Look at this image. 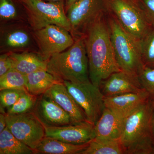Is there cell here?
<instances>
[{"mask_svg": "<svg viewBox=\"0 0 154 154\" xmlns=\"http://www.w3.org/2000/svg\"><path fill=\"white\" fill-rule=\"evenodd\" d=\"M29 33L22 29L12 30L3 38V45L9 49H16L27 47L30 44Z\"/></svg>", "mask_w": 154, "mask_h": 154, "instance_id": "cb8c5ba5", "label": "cell"}, {"mask_svg": "<svg viewBox=\"0 0 154 154\" xmlns=\"http://www.w3.org/2000/svg\"><path fill=\"white\" fill-rule=\"evenodd\" d=\"M34 151L19 140L6 127L0 133V154H33Z\"/></svg>", "mask_w": 154, "mask_h": 154, "instance_id": "44dd1931", "label": "cell"}, {"mask_svg": "<svg viewBox=\"0 0 154 154\" xmlns=\"http://www.w3.org/2000/svg\"><path fill=\"white\" fill-rule=\"evenodd\" d=\"M107 0H80L66 12L74 38L83 37L88 28L107 13Z\"/></svg>", "mask_w": 154, "mask_h": 154, "instance_id": "52a82bcc", "label": "cell"}, {"mask_svg": "<svg viewBox=\"0 0 154 154\" xmlns=\"http://www.w3.org/2000/svg\"><path fill=\"white\" fill-rule=\"evenodd\" d=\"M107 9L125 30L139 40L153 27L137 0H107Z\"/></svg>", "mask_w": 154, "mask_h": 154, "instance_id": "5b68a950", "label": "cell"}, {"mask_svg": "<svg viewBox=\"0 0 154 154\" xmlns=\"http://www.w3.org/2000/svg\"><path fill=\"white\" fill-rule=\"evenodd\" d=\"M143 88L154 100V69L144 67L138 75Z\"/></svg>", "mask_w": 154, "mask_h": 154, "instance_id": "4316f807", "label": "cell"}, {"mask_svg": "<svg viewBox=\"0 0 154 154\" xmlns=\"http://www.w3.org/2000/svg\"><path fill=\"white\" fill-rule=\"evenodd\" d=\"M142 60L144 67L154 69V27L140 40Z\"/></svg>", "mask_w": 154, "mask_h": 154, "instance_id": "603a6c76", "label": "cell"}, {"mask_svg": "<svg viewBox=\"0 0 154 154\" xmlns=\"http://www.w3.org/2000/svg\"><path fill=\"white\" fill-rule=\"evenodd\" d=\"M27 75L11 68L0 76V91L4 89H19L26 91Z\"/></svg>", "mask_w": 154, "mask_h": 154, "instance_id": "7402d4cb", "label": "cell"}, {"mask_svg": "<svg viewBox=\"0 0 154 154\" xmlns=\"http://www.w3.org/2000/svg\"><path fill=\"white\" fill-rule=\"evenodd\" d=\"M66 50L52 56L47 61V71L63 82L82 83L90 81L89 63L84 37L74 38Z\"/></svg>", "mask_w": 154, "mask_h": 154, "instance_id": "3957f363", "label": "cell"}, {"mask_svg": "<svg viewBox=\"0 0 154 154\" xmlns=\"http://www.w3.org/2000/svg\"><path fill=\"white\" fill-rule=\"evenodd\" d=\"M45 128L46 137L73 144L88 143L96 137L94 125L88 122Z\"/></svg>", "mask_w": 154, "mask_h": 154, "instance_id": "8fae6325", "label": "cell"}, {"mask_svg": "<svg viewBox=\"0 0 154 154\" xmlns=\"http://www.w3.org/2000/svg\"><path fill=\"white\" fill-rule=\"evenodd\" d=\"M9 56L12 68L23 74L27 75L38 70H46L47 69L48 61L39 54L30 52H9Z\"/></svg>", "mask_w": 154, "mask_h": 154, "instance_id": "e0dca14e", "label": "cell"}, {"mask_svg": "<svg viewBox=\"0 0 154 154\" xmlns=\"http://www.w3.org/2000/svg\"><path fill=\"white\" fill-rule=\"evenodd\" d=\"M12 68V63L9 53L3 54L0 56V76Z\"/></svg>", "mask_w": 154, "mask_h": 154, "instance_id": "f546056e", "label": "cell"}, {"mask_svg": "<svg viewBox=\"0 0 154 154\" xmlns=\"http://www.w3.org/2000/svg\"><path fill=\"white\" fill-rule=\"evenodd\" d=\"M83 37L88 55L90 81L99 88L102 81L113 73L121 70L112 46L107 13L88 28Z\"/></svg>", "mask_w": 154, "mask_h": 154, "instance_id": "6da1fadb", "label": "cell"}, {"mask_svg": "<svg viewBox=\"0 0 154 154\" xmlns=\"http://www.w3.org/2000/svg\"><path fill=\"white\" fill-rule=\"evenodd\" d=\"M27 91L19 89H4L0 91L1 107L7 109L12 107L18 101L20 96Z\"/></svg>", "mask_w": 154, "mask_h": 154, "instance_id": "484cf974", "label": "cell"}, {"mask_svg": "<svg viewBox=\"0 0 154 154\" xmlns=\"http://www.w3.org/2000/svg\"><path fill=\"white\" fill-rule=\"evenodd\" d=\"M33 37L39 48V55L47 61L54 54L66 50L75 42L69 31L56 25L34 30Z\"/></svg>", "mask_w": 154, "mask_h": 154, "instance_id": "30bf717a", "label": "cell"}, {"mask_svg": "<svg viewBox=\"0 0 154 154\" xmlns=\"http://www.w3.org/2000/svg\"><path fill=\"white\" fill-rule=\"evenodd\" d=\"M33 111L45 127L65 126L72 124L69 114L45 94L38 96Z\"/></svg>", "mask_w": 154, "mask_h": 154, "instance_id": "7c38bea8", "label": "cell"}, {"mask_svg": "<svg viewBox=\"0 0 154 154\" xmlns=\"http://www.w3.org/2000/svg\"><path fill=\"white\" fill-rule=\"evenodd\" d=\"M7 127L14 136L34 150L45 137V126L33 111L6 113Z\"/></svg>", "mask_w": 154, "mask_h": 154, "instance_id": "9c48e42d", "label": "cell"}, {"mask_svg": "<svg viewBox=\"0 0 154 154\" xmlns=\"http://www.w3.org/2000/svg\"><path fill=\"white\" fill-rule=\"evenodd\" d=\"M19 1H20L21 2L23 3L24 2H25V1H26V0H19Z\"/></svg>", "mask_w": 154, "mask_h": 154, "instance_id": "e575fe53", "label": "cell"}, {"mask_svg": "<svg viewBox=\"0 0 154 154\" xmlns=\"http://www.w3.org/2000/svg\"><path fill=\"white\" fill-rule=\"evenodd\" d=\"M63 83L84 111L87 121L95 125L105 108V96L100 88L91 81L82 83L64 81Z\"/></svg>", "mask_w": 154, "mask_h": 154, "instance_id": "ba28073f", "label": "cell"}, {"mask_svg": "<svg viewBox=\"0 0 154 154\" xmlns=\"http://www.w3.org/2000/svg\"><path fill=\"white\" fill-rule=\"evenodd\" d=\"M6 114L2 113L0 114V133L2 132L7 127Z\"/></svg>", "mask_w": 154, "mask_h": 154, "instance_id": "4dcf8cb0", "label": "cell"}, {"mask_svg": "<svg viewBox=\"0 0 154 154\" xmlns=\"http://www.w3.org/2000/svg\"><path fill=\"white\" fill-rule=\"evenodd\" d=\"M44 94L52 99L69 114L72 124L88 122L84 111L63 82L54 85Z\"/></svg>", "mask_w": 154, "mask_h": 154, "instance_id": "9a60e30c", "label": "cell"}, {"mask_svg": "<svg viewBox=\"0 0 154 154\" xmlns=\"http://www.w3.org/2000/svg\"><path fill=\"white\" fill-rule=\"evenodd\" d=\"M44 1L49 2L63 3L65 4V0H44Z\"/></svg>", "mask_w": 154, "mask_h": 154, "instance_id": "836d02e7", "label": "cell"}, {"mask_svg": "<svg viewBox=\"0 0 154 154\" xmlns=\"http://www.w3.org/2000/svg\"><path fill=\"white\" fill-rule=\"evenodd\" d=\"M89 143L73 144L45 137L33 151L34 154H80L88 146Z\"/></svg>", "mask_w": 154, "mask_h": 154, "instance_id": "ac0fdd59", "label": "cell"}, {"mask_svg": "<svg viewBox=\"0 0 154 154\" xmlns=\"http://www.w3.org/2000/svg\"><path fill=\"white\" fill-rule=\"evenodd\" d=\"M17 8L13 0H0V18L2 20H9L17 17Z\"/></svg>", "mask_w": 154, "mask_h": 154, "instance_id": "83f0119b", "label": "cell"}, {"mask_svg": "<svg viewBox=\"0 0 154 154\" xmlns=\"http://www.w3.org/2000/svg\"><path fill=\"white\" fill-rule=\"evenodd\" d=\"M80 0H65V8L66 12L73 5Z\"/></svg>", "mask_w": 154, "mask_h": 154, "instance_id": "1f68e13d", "label": "cell"}, {"mask_svg": "<svg viewBox=\"0 0 154 154\" xmlns=\"http://www.w3.org/2000/svg\"><path fill=\"white\" fill-rule=\"evenodd\" d=\"M150 98L145 91L104 97L105 107L128 115Z\"/></svg>", "mask_w": 154, "mask_h": 154, "instance_id": "2e32d148", "label": "cell"}, {"mask_svg": "<svg viewBox=\"0 0 154 154\" xmlns=\"http://www.w3.org/2000/svg\"><path fill=\"white\" fill-rule=\"evenodd\" d=\"M154 100L151 98L127 116L120 140L125 154H154L151 122Z\"/></svg>", "mask_w": 154, "mask_h": 154, "instance_id": "7a4b0ae2", "label": "cell"}, {"mask_svg": "<svg viewBox=\"0 0 154 154\" xmlns=\"http://www.w3.org/2000/svg\"><path fill=\"white\" fill-rule=\"evenodd\" d=\"M99 88L105 97L144 91L138 75L122 70L113 73L102 81Z\"/></svg>", "mask_w": 154, "mask_h": 154, "instance_id": "4fadbf2b", "label": "cell"}, {"mask_svg": "<svg viewBox=\"0 0 154 154\" xmlns=\"http://www.w3.org/2000/svg\"><path fill=\"white\" fill-rule=\"evenodd\" d=\"M38 96L25 92L14 105L7 109V114H20L33 111Z\"/></svg>", "mask_w": 154, "mask_h": 154, "instance_id": "d4e9b609", "label": "cell"}, {"mask_svg": "<svg viewBox=\"0 0 154 154\" xmlns=\"http://www.w3.org/2000/svg\"><path fill=\"white\" fill-rule=\"evenodd\" d=\"M128 115L105 107L94 125L96 137L120 140Z\"/></svg>", "mask_w": 154, "mask_h": 154, "instance_id": "5bb4252c", "label": "cell"}, {"mask_svg": "<svg viewBox=\"0 0 154 154\" xmlns=\"http://www.w3.org/2000/svg\"><path fill=\"white\" fill-rule=\"evenodd\" d=\"M80 154H125V152L120 140L95 137Z\"/></svg>", "mask_w": 154, "mask_h": 154, "instance_id": "ffe728a7", "label": "cell"}, {"mask_svg": "<svg viewBox=\"0 0 154 154\" xmlns=\"http://www.w3.org/2000/svg\"><path fill=\"white\" fill-rule=\"evenodd\" d=\"M151 130L152 134L153 137L154 138V110L152 119Z\"/></svg>", "mask_w": 154, "mask_h": 154, "instance_id": "d6a6232c", "label": "cell"}, {"mask_svg": "<svg viewBox=\"0 0 154 154\" xmlns=\"http://www.w3.org/2000/svg\"><path fill=\"white\" fill-rule=\"evenodd\" d=\"M22 3L33 30H39L50 25H56L70 32V25L64 4L49 2L43 0H26Z\"/></svg>", "mask_w": 154, "mask_h": 154, "instance_id": "8992f818", "label": "cell"}, {"mask_svg": "<svg viewBox=\"0 0 154 154\" xmlns=\"http://www.w3.org/2000/svg\"><path fill=\"white\" fill-rule=\"evenodd\" d=\"M61 82L46 70H38L27 75L26 91L39 96L45 94L54 85Z\"/></svg>", "mask_w": 154, "mask_h": 154, "instance_id": "d6986e66", "label": "cell"}, {"mask_svg": "<svg viewBox=\"0 0 154 154\" xmlns=\"http://www.w3.org/2000/svg\"><path fill=\"white\" fill-rule=\"evenodd\" d=\"M145 15L154 27V0H137Z\"/></svg>", "mask_w": 154, "mask_h": 154, "instance_id": "f1b7e54d", "label": "cell"}, {"mask_svg": "<svg viewBox=\"0 0 154 154\" xmlns=\"http://www.w3.org/2000/svg\"><path fill=\"white\" fill-rule=\"evenodd\" d=\"M107 17L111 42L119 68L138 75L144 67L140 40L127 32L107 12Z\"/></svg>", "mask_w": 154, "mask_h": 154, "instance_id": "277c9868", "label": "cell"}]
</instances>
